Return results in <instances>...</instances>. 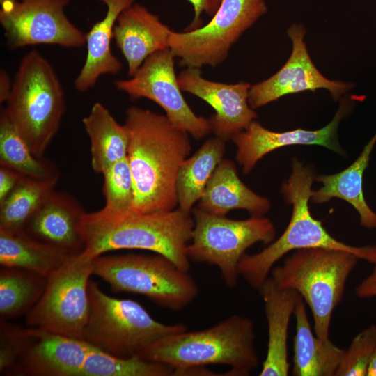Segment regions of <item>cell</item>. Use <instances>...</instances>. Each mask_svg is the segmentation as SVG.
I'll list each match as a JSON object with an SVG mask.
<instances>
[{
	"label": "cell",
	"instance_id": "cell-1",
	"mask_svg": "<svg viewBox=\"0 0 376 376\" xmlns=\"http://www.w3.org/2000/svg\"><path fill=\"white\" fill-rule=\"evenodd\" d=\"M124 125L130 137L127 158L134 186L132 211L167 212L178 207L176 183L189 157V134L166 115L132 106Z\"/></svg>",
	"mask_w": 376,
	"mask_h": 376
},
{
	"label": "cell",
	"instance_id": "cell-2",
	"mask_svg": "<svg viewBox=\"0 0 376 376\" xmlns=\"http://www.w3.org/2000/svg\"><path fill=\"white\" fill-rule=\"evenodd\" d=\"M194 221L179 208L167 212H115L106 208L86 212L81 225L84 247L81 252L94 259L120 249H139L162 255L189 272L187 247Z\"/></svg>",
	"mask_w": 376,
	"mask_h": 376
},
{
	"label": "cell",
	"instance_id": "cell-3",
	"mask_svg": "<svg viewBox=\"0 0 376 376\" xmlns=\"http://www.w3.org/2000/svg\"><path fill=\"white\" fill-rule=\"evenodd\" d=\"M255 339L252 320L236 314L206 329L164 336L138 356L171 367L175 375L218 364L230 367V375L245 376L259 365Z\"/></svg>",
	"mask_w": 376,
	"mask_h": 376
},
{
	"label": "cell",
	"instance_id": "cell-4",
	"mask_svg": "<svg viewBox=\"0 0 376 376\" xmlns=\"http://www.w3.org/2000/svg\"><path fill=\"white\" fill-rule=\"evenodd\" d=\"M292 172L281 187L285 201L292 206L290 220L281 236L263 250L245 253L239 263V274L249 286L258 290L269 277L274 265L288 253L306 248H326L352 252L369 263L376 261V246H355L343 243L324 228L309 210L315 172L311 166L296 157L291 161Z\"/></svg>",
	"mask_w": 376,
	"mask_h": 376
},
{
	"label": "cell",
	"instance_id": "cell-5",
	"mask_svg": "<svg viewBox=\"0 0 376 376\" xmlns=\"http://www.w3.org/2000/svg\"><path fill=\"white\" fill-rule=\"evenodd\" d=\"M3 109L31 151L44 157L60 128L65 100L54 68L39 52L31 50L20 61Z\"/></svg>",
	"mask_w": 376,
	"mask_h": 376
},
{
	"label": "cell",
	"instance_id": "cell-6",
	"mask_svg": "<svg viewBox=\"0 0 376 376\" xmlns=\"http://www.w3.org/2000/svg\"><path fill=\"white\" fill-rule=\"evenodd\" d=\"M359 257L346 251L306 248L294 251L269 276L281 288L297 291L309 306L315 334L329 339L333 312L342 300L349 276Z\"/></svg>",
	"mask_w": 376,
	"mask_h": 376
},
{
	"label": "cell",
	"instance_id": "cell-7",
	"mask_svg": "<svg viewBox=\"0 0 376 376\" xmlns=\"http://www.w3.org/2000/svg\"><path fill=\"white\" fill-rule=\"evenodd\" d=\"M90 313L84 340L120 358L138 356L158 339L187 330L183 324L157 321L137 301L117 299L88 283Z\"/></svg>",
	"mask_w": 376,
	"mask_h": 376
},
{
	"label": "cell",
	"instance_id": "cell-8",
	"mask_svg": "<svg viewBox=\"0 0 376 376\" xmlns=\"http://www.w3.org/2000/svg\"><path fill=\"white\" fill-rule=\"evenodd\" d=\"M93 271L114 292L139 294L174 311L187 307L199 292L189 272L157 253L100 256L93 260Z\"/></svg>",
	"mask_w": 376,
	"mask_h": 376
},
{
	"label": "cell",
	"instance_id": "cell-9",
	"mask_svg": "<svg viewBox=\"0 0 376 376\" xmlns=\"http://www.w3.org/2000/svg\"><path fill=\"white\" fill-rule=\"evenodd\" d=\"M191 238L187 247L191 261L215 265L225 284L237 283L239 263L246 251L258 242L269 244L274 240L273 222L264 217L235 220L194 207Z\"/></svg>",
	"mask_w": 376,
	"mask_h": 376
},
{
	"label": "cell",
	"instance_id": "cell-10",
	"mask_svg": "<svg viewBox=\"0 0 376 376\" xmlns=\"http://www.w3.org/2000/svg\"><path fill=\"white\" fill-rule=\"evenodd\" d=\"M93 260L78 253L47 278L43 294L26 314L30 327L84 340L90 313Z\"/></svg>",
	"mask_w": 376,
	"mask_h": 376
},
{
	"label": "cell",
	"instance_id": "cell-11",
	"mask_svg": "<svg viewBox=\"0 0 376 376\" xmlns=\"http://www.w3.org/2000/svg\"><path fill=\"white\" fill-rule=\"evenodd\" d=\"M267 12L264 0H223L207 24L192 31H171L169 48L180 66L217 67L242 34Z\"/></svg>",
	"mask_w": 376,
	"mask_h": 376
},
{
	"label": "cell",
	"instance_id": "cell-12",
	"mask_svg": "<svg viewBox=\"0 0 376 376\" xmlns=\"http://www.w3.org/2000/svg\"><path fill=\"white\" fill-rule=\"evenodd\" d=\"M68 3L69 0H0V23L8 48L40 44L84 47L86 34L65 14Z\"/></svg>",
	"mask_w": 376,
	"mask_h": 376
},
{
	"label": "cell",
	"instance_id": "cell-13",
	"mask_svg": "<svg viewBox=\"0 0 376 376\" xmlns=\"http://www.w3.org/2000/svg\"><path fill=\"white\" fill-rule=\"evenodd\" d=\"M169 48L149 56L128 79H118L115 87L130 99L146 98L158 104L176 126L196 139L212 132L209 118L196 115L185 100Z\"/></svg>",
	"mask_w": 376,
	"mask_h": 376
},
{
	"label": "cell",
	"instance_id": "cell-14",
	"mask_svg": "<svg viewBox=\"0 0 376 376\" xmlns=\"http://www.w3.org/2000/svg\"><path fill=\"white\" fill-rule=\"evenodd\" d=\"M287 34L292 43L291 55L276 73L265 81L251 86L248 102L253 109L288 94L315 91L319 88L328 90L333 99L337 100L352 88V84L329 80L319 72L312 62L304 41L306 34L304 25L292 24Z\"/></svg>",
	"mask_w": 376,
	"mask_h": 376
},
{
	"label": "cell",
	"instance_id": "cell-15",
	"mask_svg": "<svg viewBox=\"0 0 376 376\" xmlns=\"http://www.w3.org/2000/svg\"><path fill=\"white\" fill-rule=\"evenodd\" d=\"M346 98L340 100L333 119L324 127L316 130L298 128L285 132L271 131L253 120L246 128L232 139L236 146L235 159L243 173H250L266 155L280 148L292 145H317L344 156L345 152L338 139L340 120L351 109Z\"/></svg>",
	"mask_w": 376,
	"mask_h": 376
},
{
	"label": "cell",
	"instance_id": "cell-16",
	"mask_svg": "<svg viewBox=\"0 0 376 376\" xmlns=\"http://www.w3.org/2000/svg\"><path fill=\"white\" fill-rule=\"evenodd\" d=\"M182 91L206 102L215 113L210 118L212 132L225 141L232 140L258 117L248 102L251 85L225 84L202 77L201 68H187L178 76Z\"/></svg>",
	"mask_w": 376,
	"mask_h": 376
},
{
	"label": "cell",
	"instance_id": "cell-17",
	"mask_svg": "<svg viewBox=\"0 0 376 376\" xmlns=\"http://www.w3.org/2000/svg\"><path fill=\"white\" fill-rule=\"evenodd\" d=\"M29 341L10 371L36 376H81L83 366L96 347L82 339L30 327Z\"/></svg>",
	"mask_w": 376,
	"mask_h": 376
},
{
	"label": "cell",
	"instance_id": "cell-18",
	"mask_svg": "<svg viewBox=\"0 0 376 376\" xmlns=\"http://www.w3.org/2000/svg\"><path fill=\"white\" fill-rule=\"evenodd\" d=\"M85 213L74 196L54 189L24 231L36 240L77 254L84 247L81 225Z\"/></svg>",
	"mask_w": 376,
	"mask_h": 376
},
{
	"label": "cell",
	"instance_id": "cell-19",
	"mask_svg": "<svg viewBox=\"0 0 376 376\" xmlns=\"http://www.w3.org/2000/svg\"><path fill=\"white\" fill-rule=\"evenodd\" d=\"M171 30L145 6L133 3L118 16L113 33L123 55L130 77L151 54L169 48Z\"/></svg>",
	"mask_w": 376,
	"mask_h": 376
},
{
	"label": "cell",
	"instance_id": "cell-20",
	"mask_svg": "<svg viewBox=\"0 0 376 376\" xmlns=\"http://www.w3.org/2000/svg\"><path fill=\"white\" fill-rule=\"evenodd\" d=\"M258 290L264 303L268 334L267 354L259 375L287 376L288 327L302 297L294 290L279 288L270 276Z\"/></svg>",
	"mask_w": 376,
	"mask_h": 376
},
{
	"label": "cell",
	"instance_id": "cell-21",
	"mask_svg": "<svg viewBox=\"0 0 376 376\" xmlns=\"http://www.w3.org/2000/svg\"><path fill=\"white\" fill-rule=\"evenodd\" d=\"M197 207L220 216L240 209L247 211L251 217H264L271 208V202L240 180L234 162L223 158L210 178Z\"/></svg>",
	"mask_w": 376,
	"mask_h": 376
},
{
	"label": "cell",
	"instance_id": "cell-22",
	"mask_svg": "<svg viewBox=\"0 0 376 376\" xmlns=\"http://www.w3.org/2000/svg\"><path fill=\"white\" fill-rule=\"evenodd\" d=\"M98 1L107 6V13L86 34V60L74 81L75 88L81 93L93 88L102 75H113L121 71L122 64L112 53L111 42L119 15L135 0Z\"/></svg>",
	"mask_w": 376,
	"mask_h": 376
},
{
	"label": "cell",
	"instance_id": "cell-23",
	"mask_svg": "<svg viewBox=\"0 0 376 376\" xmlns=\"http://www.w3.org/2000/svg\"><path fill=\"white\" fill-rule=\"evenodd\" d=\"M375 145L376 132L358 157L345 169L331 175H315V181L322 186L319 189L313 191L311 201L321 204L334 198L342 199L357 212L361 226L376 229V212L367 203L363 189V173Z\"/></svg>",
	"mask_w": 376,
	"mask_h": 376
},
{
	"label": "cell",
	"instance_id": "cell-24",
	"mask_svg": "<svg viewBox=\"0 0 376 376\" xmlns=\"http://www.w3.org/2000/svg\"><path fill=\"white\" fill-rule=\"evenodd\" d=\"M75 255L61 247L36 240L24 231L11 232L0 229L1 266L26 269L47 279Z\"/></svg>",
	"mask_w": 376,
	"mask_h": 376
},
{
	"label": "cell",
	"instance_id": "cell-25",
	"mask_svg": "<svg viewBox=\"0 0 376 376\" xmlns=\"http://www.w3.org/2000/svg\"><path fill=\"white\" fill-rule=\"evenodd\" d=\"M296 334L292 373L295 376H336L345 350L330 339L324 340L311 331L304 301L295 308Z\"/></svg>",
	"mask_w": 376,
	"mask_h": 376
},
{
	"label": "cell",
	"instance_id": "cell-26",
	"mask_svg": "<svg viewBox=\"0 0 376 376\" xmlns=\"http://www.w3.org/2000/svg\"><path fill=\"white\" fill-rule=\"evenodd\" d=\"M82 123L90 140L93 171L103 172L127 157L130 137L125 125L119 124L100 102H95Z\"/></svg>",
	"mask_w": 376,
	"mask_h": 376
},
{
	"label": "cell",
	"instance_id": "cell-27",
	"mask_svg": "<svg viewBox=\"0 0 376 376\" xmlns=\"http://www.w3.org/2000/svg\"><path fill=\"white\" fill-rule=\"evenodd\" d=\"M226 142L217 136L209 138L182 162L176 183L178 208L191 213L194 205L202 197L210 178L224 158Z\"/></svg>",
	"mask_w": 376,
	"mask_h": 376
},
{
	"label": "cell",
	"instance_id": "cell-28",
	"mask_svg": "<svg viewBox=\"0 0 376 376\" xmlns=\"http://www.w3.org/2000/svg\"><path fill=\"white\" fill-rule=\"evenodd\" d=\"M0 166L23 177L58 180L59 171L53 162L37 157L17 132L4 109L0 113Z\"/></svg>",
	"mask_w": 376,
	"mask_h": 376
},
{
	"label": "cell",
	"instance_id": "cell-29",
	"mask_svg": "<svg viewBox=\"0 0 376 376\" xmlns=\"http://www.w3.org/2000/svg\"><path fill=\"white\" fill-rule=\"evenodd\" d=\"M47 279L26 269L1 266L0 270V315L3 320L27 313L40 299Z\"/></svg>",
	"mask_w": 376,
	"mask_h": 376
},
{
	"label": "cell",
	"instance_id": "cell-30",
	"mask_svg": "<svg viewBox=\"0 0 376 376\" xmlns=\"http://www.w3.org/2000/svg\"><path fill=\"white\" fill-rule=\"evenodd\" d=\"M57 182L22 176L12 193L0 203V229L24 231Z\"/></svg>",
	"mask_w": 376,
	"mask_h": 376
},
{
	"label": "cell",
	"instance_id": "cell-31",
	"mask_svg": "<svg viewBox=\"0 0 376 376\" xmlns=\"http://www.w3.org/2000/svg\"><path fill=\"white\" fill-rule=\"evenodd\" d=\"M102 175V194L105 198L104 207L115 212L132 211L134 186L127 157L111 165L103 172Z\"/></svg>",
	"mask_w": 376,
	"mask_h": 376
},
{
	"label": "cell",
	"instance_id": "cell-32",
	"mask_svg": "<svg viewBox=\"0 0 376 376\" xmlns=\"http://www.w3.org/2000/svg\"><path fill=\"white\" fill-rule=\"evenodd\" d=\"M376 350V325L372 324L352 340L345 350L336 376H366Z\"/></svg>",
	"mask_w": 376,
	"mask_h": 376
},
{
	"label": "cell",
	"instance_id": "cell-33",
	"mask_svg": "<svg viewBox=\"0 0 376 376\" xmlns=\"http://www.w3.org/2000/svg\"><path fill=\"white\" fill-rule=\"evenodd\" d=\"M29 337V329H22L1 322V373H8L13 370L26 347Z\"/></svg>",
	"mask_w": 376,
	"mask_h": 376
},
{
	"label": "cell",
	"instance_id": "cell-34",
	"mask_svg": "<svg viewBox=\"0 0 376 376\" xmlns=\"http://www.w3.org/2000/svg\"><path fill=\"white\" fill-rule=\"evenodd\" d=\"M191 3L194 8V18L186 31H192L201 27L202 20L201 14L205 13L209 17H212L217 10L223 0H187Z\"/></svg>",
	"mask_w": 376,
	"mask_h": 376
},
{
	"label": "cell",
	"instance_id": "cell-35",
	"mask_svg": "<svg viewBox=\"0 0 376 376\" xmlns=\"http://www.w3.org/2000/svg\"><path fill=\"white\" fill-rule=\"evenodd\" d=\"M21 178L16 171L0 166V203L12 193Z\"/></svg>",
	"mask_w": 376,
	"mask_h": 376
},
{
	"label": "cell",
	"instance_id": "cell-36",
	"mask_svg": "<svg viewBox=\"0 0 376 376\" xmlns=\"http://www.w3.org/2000/svg\"><path fill=\"white\" fill-rule=\"evenodd\" d=\"M373 264L372 272L355 288L359 298L376 297V261Z\"/></svg>",
	"mask_w": 376,
	"mask_h": 376
},
{
	"label": "cell",
	"instance_id": "cell-37",
	"mask_svg": "<svg viewBox=\"0 0 376 376\" xmlns=\"http://www.w3.org/2000/svg\"><path fill=\"white\" fill-rule=\"evenodd\" d=\"M13 81L4 69L0 70V102H6L12 89Z\"/></svg>",
	"mask_w": 376,
	"mask_h": 376
},
{
	"label": "cell",
	"instance_id": "cell-38",
	"mask_svg": "<svg viewBox=\"0 0 376 376\" xmlns=\"http://www.w3.org/2000/svg\"><path fill=\"white\" fill-rule=\"evenodd\" d=\"M366 376H376V350L369 363Z\"/></svg>",
	"mask_w": 376,
	"mask_h": 376
}]
</instances>
